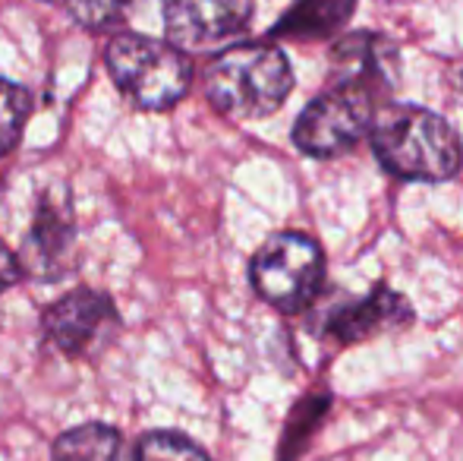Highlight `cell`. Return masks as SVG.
<instances>
[{
    "label": "cell",
    "mask_w": 463,
    "mask_h": 461,
    "mask_svg": "<svg viewBox=\"0 0 463 461\" xmlns=\"http://www.w3.org/2000/svg\"><path fill=\"white\" fill-rule=\"evenodd\" d=\"M252 23V0H165V29L177 51L227 48Z\"/></svg>",
    "instance_id": "cell-6"
},
{
    "label": "cell",
    "mask_w": 463,
    "mask_h": 461,
    "mask_svg": "<svg viewBox=\"0 0 463 461\" xmlns=\"http://www.w3.org/2000/svg\"><path fill=\"white\" fill-rule=\"evenodd\" d=\"M460 86H463V73H460Z\"/></svg>",
    "instance_id": "cell-17"
},
{
    "label": "cell",
    "mask_w": 463,
    "mask_h": 461,
    "mask_svg": "<svg viewBox=\"0 0 463 461\" xmlns=\"http://www.w3.org/2000/svg\"><path fill=\"white\" fill-rule=\"evenodd\" d=\"M401 320H410L407 301L388 288H375L360 301L337 307L325 322V332L335 335L344 345H354V341H363L366 335H375L378 329L397 326Z\"/></svg>",
    "instance_id": "cell-8"
},
{
    "label": "cell",
    "mask_w": 463,
    "mask_h": 461,
    "mask_svg": "<svg viewBox=\"0 0 463 461\" xmlns=\"http://www.w3.org/2000/svg\"><path fill=\"white\" fill-rule=\"evenodd\" d=\"M354 10H356V0H297V4L278 19L271 35L328 38V35H335L337 29H344V23L354 16Z\"/></svg>",
    "instance_id": "cell-11"
},
{
    "label": "cell",
    "mask_w": 463,
    "mask_h": 461,
    "mask_svg": "<svg viewBox=\"0 0 463 461\" xmlns=\"http://www.w3.org/2000/svg\"><path fill=\"white\" fill-rule=\"evenodd\" d=\"M136 461H212L199 443H193L184 433L174 430H155L136 443Z\"/></svg>",
    "instance_id": "cell-13"
},
{
    "label": "cell",
    "mask_w": 463,
    "mask_h": 461,
    "mask_svg": "<svg viewBox=\"0 0 463 461\" xmlns=\"http://www.w3.org/2000/svg\"><path fill=\"white\" fill-rule=\"evenodd\" d=\"M70 240H73V225H70V218L63 216L54 203H44V209L38 212L35 225H32V234L25 237L19 265H25V269L35 278H42V282L61 278L63 265H67V256H70Z\"/></svg>",
    "instance_id": "cell-10"
},
{
    "label": "cell",
    "mask_w": 463,
    "mask_h": 461,
    "mask_svg": "<svg viewBox=\"0 0 463 461\" xmlns=\"http://www.w3.org/2000/svg\"><path fill=\"white\" fill-rule=\"evenodd\" d=\"M19 275H23V265H19L16 253L0 240V294H4L6 288H13V284L19 282Z\"/></svg>",
    "instance_id": "cell-16"
},
{
    "label": "cell",
    "mask_w": 463,
    "mask_h": 461,
    "mask_svg": "<svg viewBox=\"0 0 463 461\" xmlns=\"http://www.w3.org/2000/svg\"><path fill=\"white\" fill-rule=\"evenodd\" d=\"M372 127V95L360 86L337 82L306 105L293 127V142L312 158H335L354 149Z\"/></svg>",
    "instance_id": "cell-5"
},
{
    "label": "cell",
    "mask_w": 463,
    "mask_h": 461,
    "mask_svg": "<svg viewBox=\"0 0 463 461\" xmlns=\"http://www.w3.org/2000/svg\"><path fill=\"white\" fill-rule=\"evenodd\" d=\"M250 275L262 301L280 313H299L322 291L325 253L306 234H275L252 256Z\"/></svg>",
    "instance_id": "cell-4"
},
{
    "label": "cell",
    "mask_w": 463,
    "mask_h": 461,
    "mask_svg": "<svg viewBox=\"0 0 463 461\" xmlns=\"http://www.w3.org/2000/svg\"><path fill=\"white\" fill-rule=\"evenodd\" d=\"M120 320L108 294L80 288L73 294L61 297L44 313V339L54 351L67 357H86L101 348L117 332Z\"/></svg>",
    "instance_id": "cell-7"
},
{
    "label": "cell",
    "mask_w": 463,
    "mask_h": 461,
    "mask_svg": "<svg viewBox=\"0 0 463 461\" xmlns=\"http://www.w3.org/2000/svg\"><path fill=\"white\" fill-rule=\"evenodd\" d=\"M117 89L142 111H167L189 92L193 63L174 44L146 35H117L108 48Z\"/></svg>",
    "instance_id": "cell-3"
},
{
    "label": "cell",
    "mask_w": 463,
    "mask_h": 461,
    "mask_svg": "<svg viewBox=\"0 0 463 461\" xmlns=\"http://www.w3.org/2000/svg\"><path fill=\"white\" fill-rule=\"evenodd\" d=\"M29 92L23 86H16V82L0 80V155L10 152L19 142L25 120H29Z\"/></svg>",
    "instance_id": "cell-14"
},
{
    "label": "cell",
    "mask_w": 463,
    "mask_h": 461,
    "mask_svg": "<svg viewBox=\"0 0 463 461\" xmlns=\"http://www.w3.org/2000/svg\"><path fill=\"white\" fill-rule=\"evenodd\" d=\"M335 67L341 82L360 86L372 95L375 86H391L397 70V51L384 38L360 32L354 38H344L335 48Z\"/></svg>",
    "instance_id": "cell-9"
},
{
    "label": "cell",
    "mask_w": 463,
    "mask_h": 461,
    "mask_svg": "<svg viewBox=\"0 0 463 461\" xmlns=\"http://www.w3.org/2000/svg\"><path fill=\"white\" fill-rule=\"evenodd\" d=\"M136 4L142 0H67L73 19L86 29H108V25L120 23Z\"/></svg>",
    "instance_id": "cell-15"
},
{
    "label": "cell",
    "mask_w": 463,
    "mask_h": 461,
    "mask_svg": "<svg viewBox=\"0 0 463 461\" xmlns=\"http://www.w3.org/2000/svg\"><path fill=\"white\" fill-rule=\"evenodd\" d=\"M54 461H123V439L108 424H82L54 443Z\"/></svg>",
    "instance_id": "cell-12"
},
{
    "label": "cell",
    "mask_w": 463,
    "mask_h": 461,
    "mask_svg": "<svg viewBox=\"0 0 463 461\" xmlns=\"http://www.w3.org/2000/svg\"><path fill=\"white\" fill-rule=\"evenodd\" d=\"M369 139L384 171L401 180L441 184L463 168V142L458 130L429 108H384L372 120Z\"/></svg>",
    "instance_id": "cell-1"
},
{
    "label": "cell",
    "mask_w": 463,
    "mask_h": 461,
    "mask_svg": "<svg viewBox=\"0 0 463 461\" xmlns=\"http://www.w3.org/2000/svg\"><path fill=\"white\" fill-rule=\"evenodd\" d=\"M293 89V70L275 44H237L218 54L205 73L212 105L227 117L275 114Z\"/></svg>",
    "instance_id": "cell-2"
}]
</instances>
